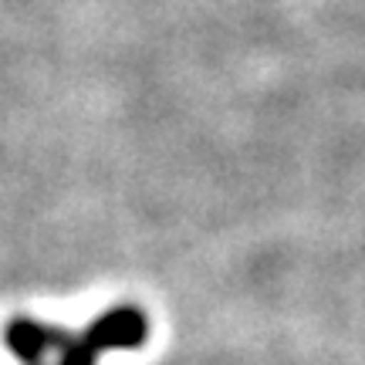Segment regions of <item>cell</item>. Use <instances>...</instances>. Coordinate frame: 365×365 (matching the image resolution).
Returning a JSON list of instances; mask_svg holds the SVG:
<instances>
[{"instance_id":"cell-1","label":"cell","mask_w":365,"mask_h":365,"mask_svg":"<svg viewBox=\"0 0 365 365\" xmlns=\"http://www.w3.org/2000/svg\"><path fill=\"white\" fill-rule=\"evenodd\" d=\"M149 339V318L143 308L135 304H118L102 312L81 331V341L88 345L95 355L102 352H118V349H139Z\"/></svg>"},{"instance_id":"cell-3","label":"cell","mask_w":365,"mask_h":365,"mask_svg":"<svg viewBox=\"0 0 365 365\" xmlns=\"http://www.w3.org/2000/svg\"><path fill=\"white\" fill-rule=\"evenodd\" d=\"M95 362H98V355L81 341V335H71V331L61 341V349L54 352V365H95Z\"/></svg>"},{"instance_id":"cell-2","label":"cell","mask_w":365,"mask_h":365,"mask_svg":"<svg viewBox=\"0 0 365 365\" xmlns=\"http://www.w3.org/2000/svg\"><path fill=\"white\" fill-rule=\"evenodd\" d=\"M65 339H68L65 328L38 322V318H21V314L11 318L7 328H4V341H7L11 355L21 365H44V359L58 352Z\"/></svg>"}]
</instances>
